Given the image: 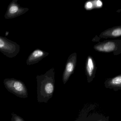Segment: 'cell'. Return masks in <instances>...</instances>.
I'll return each instance as SVG.
<instances>
[{"instance_id": "13", "label": "cell", "mask_w": 121, "mask_h": 121, "mask_svg": "<svg viewBox=\"0 0 121 121\" xmlns=\"http://www.w3.org/2000/svg\"><path fill=\"white\" fill-rule=\"evenodd\" d=\"M97 118V119H98ZM108 121V118L107 119V118H105V117H100V118H99L98 119V120H97L95 121Z\"/></svg>"}, {"instance_id": "5", "label": "cell", "mask_w": 121, "mask_h": 121, "mask_svg": "<svg viewBox=\"0 0 121 121\" xmlns=\"http://www.w3.org/2000/svg\"><path fill=\"white\" fill-rule=\"evenodd\" d=\"M17 1L18 0H13L9 4L5 14V19H13L24 14L29 11V8L22 7L17 3Z\"/></svg>"}, {"instance_id": "4", "label": "cell", "mask_w": 121, "mask_h": 121, "mask_svg": "<svg viewBox=\"0 0 121 121\" xmlns=\"http://www.w3.org/2000/svg\"><path fill=\"white\" fill-rule=\"evenodd\" d=\"M20 46L7 38L0 36V52L10 58L16 56L20 51Z\"/></svg>"}, {"instance_id": "1", "label": "cell", "mask_w": 121, "mask_h": 121, "mask_svg": "<svg viewBox=\"0 0 121 121\" xmlns=\"http://www.w3.org/2000/svg\"><path fill=\"white\" fill-rule=\"evenodd\" d=\"M55 71L51 69L43 75L36 76L37 100L39 102L47 103L53 94L55 85Z\"/></svg>"}, {"instance_id": "12", "label": "cell", "mask_w": 121, "mask_h": 121, "mask_svg": "<svg viewBox=\"0 0 121 121\" xmlns=\"http://www.w3.org/2000/svg\"><path fill=\"white\" fill-rule=\"evenodd\" d=\"M12 115L11 121H25L24 120L23 118H22L20 116L17 115L14 112H12Z\"/></svg>"}, {"instance_id": "2", "label": "cell", "mask_w": 121, "mask_h": 121, "mask_svg": "<svg viewBox=\"0 0 121 121\" xmlns=\"http://www.w3.org/2000/svg\"><path fill=\"white\" fill-rule=\"evenodd\" d=\"M5 88L10 92L20 98L28 97L26 86L22 81L14 78H5L3 81Z\"/></svg>"}, {"instance_id": "8", "label": "cell", "mask_w": 121, "mask_h": 121, "mask_svg": "<svg viewBox=\"0 0 121 121\" xmlns=\"http://www.w3.org/2000/svg\"><path fill=\"white\" fill-rule=\"evenodd\" d=\"M48 55V52L39 49H36L28 56L26 60L27 65H30L37 63Z\"/></svg>"}, {"instance_id": "7", "label": "cell", "mask_w": 121, "mask_h": 121, "mask_svg": "<svg viewBox=\"0 0 121 121\" xmlns=\"http://www.w3.org/2000/svg\"><path fill=\"white\" fill-rule=\"evenodd\" d=\"M97 69L95 61L93 58L91 56H88L85 66V72L88 82H91L95 77Z\"/></svg>"}, {"instance_id": "3", "label": "cell", "mask_w": 121, "mask_h": 121, "mask_svg": "<svg viewBox=\"0 0 121 121\" xmlns=\"http://www.w3.org/2000/svg\"><path fill=\"white\" fill-rule=\"evenodd\" d=\"M93 48L99 52L112 53L114 55H119L121 53V40H106L95 44Z\"/></svg>"}, {"instance_id": "6", "label": "cell", "mask_w": 121, "mask_h": 121, "mask_svg": "<svg viewBox=\"0 0 121 121\" xmlns=\"http://www.w3.org/2000/svg\"><path fill=\"white\" fill-rule=\"evenodd\" d=\"M77 58V53H74L68 58L63 75V81L64 84H65L71 75L73 73L76 66Z\"/></svg>"}, {"instance_id": "10", "label": "cell", "mask_w": 121, "mask_h": 121, "mask_svg": "<svg viewBox=\"0 0 121 121\" xmlns=\"http://www.w3.org/2000/svg\"><path fill=\"white\" fill-rule=\"evenodd\" d=\"M121 35V26H117L106 30L100 35L99 37L103 39L115 38Z\"/></svg>"}, {"instance_id": "11", "label": "cell", "mask_w": 121, "mask_h": 121, "mask_svg": "<svg viewBox=\"0 0 121 121\" xmlns=\"http://www.w3.org/2000/svg\"><path fill=\"white\" fill-rule=\"evenodd\" d=\"M102 2L100 0L88 1L86 2L84 5L85 9L87 10H91L94 9H99L102 7Z\"/></svg>"}, {"instance_id": "9", "label": "cell", "mask_w": 121, "mask_h": 121, "mask_svg": "<svg viewBox=\"0 0 121 121\" xmlns=\"http://www.w3.org/2000/svg\"><path fill=\"white\" fill-rule=\"evenodd\" d=\"M104 84L106 88L113 89L115 91L121 90V75L120 74L114 78H107Z\"/></svg>"}]
</instances>
